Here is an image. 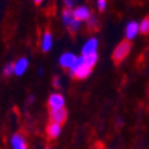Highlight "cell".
Wrapping results in <instances>:
<instances>
[{"label":"cell","instance_id":"1","mask_svg":"<svg viewBox=\"0 0 149 149\" xmlns=\"http://www.w3.org/2000/svg\"><path fill=\"white\" fill-rule=\"evenodd\" d=\"M92 72V68L90 66L86 65V62H85V57L84 55L78 57L77 61H75V63H74V66L69 69V74L72 77H75L77 79H86L87 77H90V74Z\"/></svg>","mask_w":149,"mask_h":149},{"label":"cell","instance_id":"2","mask_svg":"<svg viewBox=\"0 0 149 149\" xmlns=\"http://www.w3.org/2000/svg\"><path fill=\"white\" fill-rule=\"evenodd\" d=\"M62 20H63L65 25L73 32H75L80 29L81 22L78 20L74 16V12L70 8H65L63 12H62Z\"/></svg>","mask_w":149,"mask_h":149},{"label":"cell","instance_id":"3","mask_svg":"<svg viewBox=\"0 0 149 149\" xmlns=\"http://www.w3.org/2000/svg\"><path fill=\"white\" fill-rule=\"evenodd\" d=\"M130 49H131V44H130L129 41H123L122 43H119L116 47L115 52L112 54V57H113L116 63H119V62H122L124 58L128 56Z\"/></svg>","mask_w":149,"mask_h":149},{"label":"cell","instance_id":"4","mask_svg":"<svg viewBox=\"0 0 149 149\" xmlns=\"http://www.w3.org/2000/svg\"><path fill=\"white\" fill-rule=\"evenodd\" d=\"M48 105L50 110H57L65 107V98L60 93H53L48 99Z\"/></svg>","mask_w":149,"mask_h":149},{"label":"cell","instance_id":"5","mask_svg":"<svg viewBox=\"0 0 149 149\" xmlns=\"http://www.w3.org/2000/svg\"><path fill=\"white\" fill-rule=\"evenodd\" d=\"M11 146H12V149H29L28 142L25 137H24V135L19 132L15 134L11 137Z\"/></svg>","mask_w":149,"mask_h":149},{"label":"cell","instance_id":"6","mask_svg":"<svg viewBox=\"0 0 149 149\" xmlns=\"http://www.w3.org/2000/svg\"><path fill=\"white\" fill-rule=\"evenodd\" d=\"M74 12V16H75V18L80 22H84V20H88L92 15H91V11L87 6L85 5H80L78 7H75V10L73 11Z\"/></svg>","mask_w":149,"mask_h":149},{"label":"cell","instance_id":"7","mask_svg":"<svg viewBox=\"0 0 149 149\" xmlns=\"http://www.w3.org/2000/svg\"><path fill=\"white\" fill-rule=\"evenodd\" d=\"M67 116H68V113H67V110L65 107L63 109H57V110H50V119H52V122L62 124V123L66 122Z\"/></svg>","mask_w":149,"mask_h":149},{"label":"cell","instance_id":"8","mask_svg":"<svg viewBox=\"0 0 149 149\" xmlns=\"http://www.w3.org/2000/svg\"><path fill=\"white\" fill-rule=\"evenodd\" d=\"M77 56L74 55L73 53H65L60 56V65L63 67V68H67V69H70L74 63L77 61Z\"/></svg>","mask_w":149,"mask_h":149},{"label":"cell","instance_id":"9","mask_svg":"<svg viewBox=\"0 0 149 149\" xmlns=\"http://www.w3.org/2000/svg\"><path fill=\"white\" fill-rule=\"evenodd\" d=\"M140 32V24L137 22H130L127 28H125V37L127 41H131L134 40L136 36Z\"/></svg>","mask_w":149,"mask_h":149},{"label":"cell","instance_id":"10","mask_svg":"<svg viewBox=\"0 0 149 149\" xmlns=\"http://www.w3.org/2000/svg\"><path fill=\"white\" fill-rule=\"evenodd\" d=\"M98 49V40L92 37V38L87 40L86 43L82 47V55H90V54H94L97 53Z\"/></svg>","mask_w":149,"mask_h":149},{"label":"cell","instance_id":"11","mask_svg":"<svg viewBox=\"0 0 149 149\" xmlns=\"http://www.w3.org/2000/svg\"><path fill=\"white\" fill-rule=\"evenodd\" d=\"M28 67H29V61H28V58H26V57L19 58V60L16 62V63H15V74H16V75H18V77L23 75V74L26 72Z\"/></svg>","mask_w":149,"mask_h":149},{"label":"cell","instance_id":"12","mask_svg":"<svg viewBox=\"0 0 149 149\" xmlns=\"http://www.w3.org/2000/svg\"><path fill=\"white\" fill-rule=\"evenodd\" d=\"M47 134L49 136V139H56L58 137V135L61 134V124L50 122L47 127Z\"/></svg>","mask_w":149,"mask_h":149},{"label":"cell","instance_id":"13","mask_svg":"<svg viewBox=\"0 0 149 149\" xmlns=\"http://www.w3.org/2000/svg\"><path fill=\"white\" fill-rule=\"evenodd\" d=\"M52 47H53V36H52V33L49 32V31H47V32H44V35L42 36L41 48H42L43 52L47 53V52L50 50Z\"/></svg>","mask_w":149,"mask_h":149},{"label":"cell","instance_id":"14","mask_svg":"<svg viewBox=\"0 0 149 149\" xmlns=\"http://www.w3.org/2000/svg\"><path fill=\"white\" fill-rule=\"evenodd\" d=\"M85 57V62H86V65L90 66L91 68L97 63V61H98V54L94 53V54H90V55H84Z\"/></svg>","mask_w":149,"mask_h":149},{"label":"cell","instance_id":"15","mask_svg":"<svg viewBox=\"0 0 149 149\" xmlns=\"http://www.w3.org/2000/svg\"><path fill=\"white\" fill-rule=\"evenodd\" d=\"M140 32L143 35L149 33V16L143 18L142 22L140 23Z\"/></svg>","mask_w":149,"mask_h":149},{"label":"cell","instance_id":"16","mask_svg":"<svg viewBox=\"0 0 149 149\" xmlns=\"http://www.w3.org/2000/svg\"><path fill=\"white\" fill-rule=\"evenodd\" d=\"M15 73V65L13 63H8V65H6V67L4 68V74L6 77H10V75H12V74Z\"/></svg>","mask_w":149,"mask_h":149},{"label":"cell","instance_id":"17","mask_svg":"<svg viewBox=\"0 0 149 149\" xmlns=\"http://www.w3.org/2000/svg\"><path fill=\"white\" fill-rule=\"evenodd\" d=\"M97 5L99 11H105L106 8V0H97Z\"/></svg>","mask_w":149,"mask_h":149},{"label":"cell","instance_id":"18","mask_svg":"<svg viewBox=\"0 0 149 149\" xmlns=\"http://www.w3.org/2000/svg\"><path fill=\"white\" fill-rule=\"evenodd\" d=\"M63 1H65V4H66L67 8H72V7H74V6L77 5L78 0H63Z\"/></svg>","mask_w":149,"mask_h":149},{"label":"cell","instance_id":"19","mask_svg":"<svg viewBox=\"0 0 149 149\" xmlns=\"http://www.w3.org/2000/svg\"><path fill=\"white\" fill-rule=\"evenodd\" d=\"M87 22H88V26H91V28H97L98 22H97V19H95L94 17H91Z\"/></svg>","mask_w":149,"mask_h":149},{"label":"cell","instance_id":"20","mask_svg":"<svg viewBox=\"0 0 149 149\" xmlns=\"http://www.w3.org/2000/svg\"><path fill=\"white\" fill-rule=\"evenodd\" d=\"M33 1H35L36 4H41V3L43 1V0H33Z\"/></svg>","mask_w":149,"mask_h":149},{"label":"cell","instance_id":"21","mask_svg":"<svg viewBox=\"0 0 149 149\" xmlns=\"http://www.w3.org/2000/svg\"><path fill=\"white\" fill-rule=\"evenodd\" d=\"M47 149H52V148H47Z\"/></svg>","mask_w":149,"mask_h":149}]
</instances>
